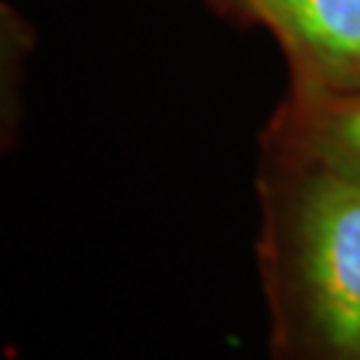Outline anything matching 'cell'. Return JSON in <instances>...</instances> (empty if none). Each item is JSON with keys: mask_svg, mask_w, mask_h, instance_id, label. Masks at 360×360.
<instances>
[{"mask_svg": "<svg viewBox=\"0 0 360 360\" xmlns=\"http://www.w3.org/2000/svg\"><path fill=\"white\" fill-rule=\"evenodd\" d=\"M257 203L270 360H360V184L262 134Z\"/></svg>", "mask_w": 360, "mask_h": 360, "instance_id": "1", "label": "cell"}, {"mask_svg": "<svg viewBox=\"0 0 360 360\" xmlns=\"http://www.w3.org/2000/svg\"><path fill=\"white\" fill-rule=\"evenodd\" d=\"M254 27L283 51L285 91L360 89V0H267Z\"/></svg>", "mask_w": 360, "mask_h": 360, "instance_id": "2", "label": "cell"}, {"mask_svg": "<svg viewBox=\"0 0 360 360\" xmlns=\"http://www.w3.org/2000/svg\"><path fill=\"white\" fill-rule=\"evenodd\" d=\"M262 134L360 184V89L285 91Z\"/></svg>", "mask_w": 360, "mask_h": 360, "instance_id": "3", "label": "cell"}, {"mask_svg": "<svg viewBox=\"0 0 360 360\" xmlns=\"http://www.w3.org/2000/svg\"><path fill=\"white\" fill-rule=\"evenodd\" d=\"M206 3L217 13L227 16L230 22L254 27V22H257V11L267 3V0H206Z\"/></svg>", "mask_w": 360, "mask_h": 360, "instance_id": "4", "label": "cell"}]
</instances>
